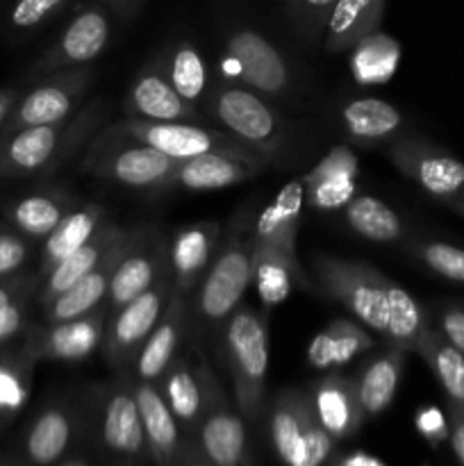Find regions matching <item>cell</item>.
<instances>
[{
  "label": "cell",
  "mask_w": 464,
  "mask_h": 466,
  "mask_svg": "<svg viewBox=\"0 0 464 466\" xmlns=\"http://www.w3.org/2000/svg\"><path fill=\"white\" fill-rule=\"evenodd\" d=\"M303 180H291L277 191L276 200L259 212L253 237V282L264 309L289 299L294 289L314 291V282L296 255V235L303 221Z\"/></svg>",
  "instance_id": "6da1fadb"
},
{
  "label": "cell",
  "mask_w": 464,
  "mask_h": 466,
  "mask_svg": "<svg viewBox=\"0 0 464 466\" xmlns=\"http://www.w3.org/2000/svg\"><path fill=\"white\" fill-rule=\"evenodd\" d=\"M107 105L91 100L76 116L53 126L23 127L0 139V180L48 177L71 162L103 126Z\"/></svg>",
  "instance_id": "7a4b0ae2"
},
{
  "label": "cell",
  "mask_w": 464,
  "mask_h": 466,
  "mask_svg": "<svg viewBox=\"0 0 464 466\" xmlns=\"http://www.w3.org/2000/svg\"><path fill=\"white\" fill-rule=\"evenodd\" d=\"M253 237L255 223H250L246 214H239L196 289L191 309L196 321L207 330L223 328L253 282Z\"/></svg>",
  "instance_id": "3957f363"
},
{
  "label": "cell",
  "mask_w": 464,
  "mask_h": 466,
  "mask_svg": "<svg viewBox=\"0 0 464 466\" xmlns=\"http://www.w3.org/2000/svg\"><path fill=\"white\" fill-rule=\"evenodd\" d=\"M177 164V159L159 153L153 146L107 126L91 139L89 150L82 159V171L109 185L157 194L171 189Z\"/></svg>",
  "instance_id": "277c9868"
},
{
  "label": "cell",
  "mask_w": 464,
  "mask_h": 466,
  "mask_svg": "<svg viewBox=\"0 0 464 466\" xmlns=\"http://www.w3.org/2000/svg\"><path fill=\"white\" fill-rule=\"evenodd\" d=\"M223 360L230 371L235 396L244 414L253 417L264 399L268 373L267 317L239 305L223 323Z\"/></svg>",
  "instance_id": "5b68a950"
},
{
  "label": "cell",
  "mask_w": 464,
  "mask_h": 466,
  "mask_svg": "<svg viewBox=\"0 0 464 466\" xmlns=\"http://www.w3.org/2000/svg\"><path fill=\"white\" fill-rule=\"evenodd\" d=\"M205 107L218 126L262 155L267 162L285 146V126L276 109L264 100V96L246 86L218 82L205 98Z\"/></svg>",
  "instance_id": "8992f818"
},
{
  "label": "cell",
  "mask_w": 464,
  "mask_h": 466,
  "mask_svg": "<svg viewBox=\"0 0 464 466\" xmlns=\"http://www.w3.org/2000/svg\"><path fill=\"white\" fill-rule=\"evenodd\" d=\"M312 271L326 296L344 305L359 323L382 335L387 328V282L378 268L355 259L332 258L317 253Z\"/></svg>",
  "instance_id": "52a82bcc"
},
{
  "label": "cell",
  "mask_w": 464,
  "mask_h": 466,
  "mask_svg": "<svg viewBox=\"0 0 464 466\" xmlns=\"http://www.w3.org/2000/svg\"><path fill=\"white\" fill-rule=\"evenodd\" d=\"M223 77L267 98L285 96L291 85V71L285 55L271 39L250 25L227 30L221 53Z\"/></svg>",
  "instance_id": "ba28073f"
},
{
  "label": "cell",
  "mask_w": 464,
  "mask_h": 466,
  "mask_svg": "<svg viewBox=\"0 0 464 466\" xmlns=\"http://www.w3.org/2000/svg\"><path fill=\"white\" fill-rule=\"evenodd\" d=\"M94 77L96 71L91 64L44 76L32 89L21 94L3 137L23 127L53 126V123H64L76 116L85 107V96Z\"/></svg>",
  "instance_id": "9c48e42d"
},
{
  "label": "cell",
  "mask_w": 464,
  "mask_h": 466,
  "mask_svg": "<svg viewBox=\"0 0 464 466\" xmlns=\"http://www.w3.org/2000/svg\"><path fill=\"white\" fill-rule=\"evenodd\" d=\"M114 130L123 132V135L135 137L136 141L153 146L159 153L168 155V157L189 159L198 157V155L207 153H230L239 155V157H262L241 144L237 137L230 132L217 130V127H205L200 123L189 121H176V123H155V121H141V118H126V121L112 123ZM264 159V157H262Z\"/></svg>",
  "instance_id": "30bf717a"
},
{
  "label": "cell",
  "mask_w": 464,
  "mask_h": 466,
  "mask_svg": "<svg viewBox=\"0 0 464 466\" xmlns=\"http://www.w3.org/2000/svg\"><path fill=\"white\" fill-rule=\"evenodd\" d=\"M173 296L171 268L150 289L109 317L103 337V358L112 369H130L136 353L162 319Z\"/></svg>",
  "instance_id": "8fae6325"
},
{
  "label": "cell",
  "mask_w": 464,
  "mask_h": 466,
  "mask_svg": "<svg viewBox=\"0 0 464 466\" xmlns=\"http://www.w3.org/2000/svg\"><path fill=\"white\" fill-rule=\"evenodd\" d=\"M112 36V12L100 0L82 3L55 44L30 66V77H44L68 68L89 66L105 53Z\"/></svg>",
  "instance_id": "7c38bea8"
},
{
  "label": "cell",
  "mask_w": 464,
  "mask_h": 466,
  "mask_svg": "<svg viewBox=\"0 0 464 466\" xmlns=\"http://www.w3.org/2000/svg\"><path fill=\"white\" fill-rule=\"evenodd\" d=\"M168 271V239L153 226L135 228L126 253L114 268L107 294L109 317L135 300Z\"/></svg>",
  "instance_id": "4fadbf2b"
},
{
  "label": "cell",
  "mask_w": 464,
  "mask_h": 466,
  "mask_svg": "<svg viewBox=\"0 0 464 466\" xmlns=\"http://www.w3.org/2000/svg\"><path fill=\"white\" fill-rule=\"evenodd\" d=\"M107 308H98L91 314L73 321L39 323L27 330L23 339V355L32 362H82L103 344L107 328Z\"/></svg>",
  "instance_id": "5bb4252c"
},
{
  "label": "cell",
  "mask_w": 464,
  "mask_h": 466,
  "mask_svg": "<svg viewBox=\"0 0 464 466\" xmlns=\"http://www.w3.org/2000/svg\"><path fill=\"white\" fill-rule=\"evenodd\" d=\"M387 157L432 198L453 203L464 191V164L444 150L421 141L396 139L387 148Z\"/></svg>",
  "instance_id": "9a60e30c"
},
{
  "label": "cell",
  "mask_w": 464,
  "mask_h": 466,
  "mask_svg": "<svg viewBox=\"0 0 464 466\" xmlns=\"http://www.w3.org/2000/svg\"><path fill=\"white\" fill-rule=\"evenodd\" d=\"M198 378L203 385V408L207 412L200 428V440L207 458L217 466H239L246 453V428L241 419L227 408L221 385L207 360L200 355Z\"/></svg>",
  "instance_id": "2e32d148"
},
{
  "label": "cell",
  "mask_w": 464,
  "mask_h": 466,
  "mask_svg": "<svg viewBox=\"0 0 464 466\" xmlns=\"http://www.w3.org/2000/svg\"><path fill=\"white\" fill-rule=\"evenodd\" d=\"M123 109H126L127 118H141V121L203 123V114L198 112V107L187 103L173 89L159 59H155L136 73L130 89H127Z\"/></svg>",
  "instance_id": "e0dca14e"
},
{
  "label": "cell",
  "mask_w": 464,
  "mask_h": 466,
  "mask_svg": "<svg viewBox=\"0 0 464 466\" xmlns=\"http://www.w3.org/2000/svg\"><path fill=\"white\" fill-rule=\"evenodd\" d=\"M218 244H221V226L212 221L177 228L168 239V268H171L173 289L187 300L198 289L200 280L217 255Z\"/></svg>",
  "instance_id": "ac0fdd59"
},
{
  "label": "cell",
  "mask_w": 464,
  "mask_h": 466,
  "mask_svg": "<svg viewBox=\"0 0 464 466\" xmlns=\"http://www.w3.org/2000/svg\"><path fill=\"white\" fill-rule=\"evenodd\" d=\"M189 312V300L173 289V296L168 300L166 309H164L162 319L153 328V332L144 341L135 362H132L130 369L135 373V380L159 385L168 364L177 358V350H180L182 341H185L187 328H189L191 321Z\"/></svg>",
  "instance_id": "d6986e66"
},
{
  "label": "cell",
  "mask_w": 464,
  "mask_h": 466,
  "mask_svg": "<svg viewBox=\"0 0 464 466\" xmlns=\"http://www.w3.org/2000/svg\"><path fill=\"white\" fill-rule=\"evenodd\" d=\"M358 173L359 164L353 150L348 146H335L312 171L300 177L305 187V203L323 212H341L350 198L358 196Z\"/></svg>",
  "instance_id": "ffe728a7"
},
{
  "label": "cell",
  "mask_w": 464,
  "mask_h": 466,
  "mask_svg": "<svg viewBox=\"0 0 464 466\" xmlns=\"http://www.w3.org/2000/svg\"><path fill=\"white\" fill-rule=\"evenodd\" d=\"M127 235H130V230L118 228L116 223L112 221H105L103 226H100V230L96 232L82 248H77L76 253L68 255L64 262H59L57 267L41 280L35 296L36 303H39L41 308L53 303L57 296H62L64 291L71 289V287L76 285L77 280H82L86 273L94 271L116 246H121L123 241H126Z\"/></svg>",
  "instance_id": "44dd1931"
},
{
  "label": "cell",
  "mask_w": 464,
  "mask_h": 466,
  "mask_svg": "<svg viewBox=\"0 0 464 466\" xmlns=\"http://www.w3.org/2000/svg\"><path fill=\"white\" fill-rule=\"evenodd\" d=\"M267 159L262 157H239L230 153H207L198 157L182 159L173 176V187L187 191H212L226 187L241 185L253 180L264 171Z\"/></svg>",
  "instance_id": "7402d4cb"
},
{
  "label": "cell",
  "mask_w": 464,
  "mask_h": 466,
  "mask_svg": "<svg viewBox=\"0 0 464 466\" xmlns=\"http://www.w3.org/2000/svg\"><path fill=\"white\" fill-rule=\"evenodd\" d=\"M312 400L300 391H285L271 417V437L277 455L289 466H305L308 446L321 432Z\"/></svg>",
  "instance_id": "603a6c76"
},
{
  "label": "cell",
  "mask_w": 464,
  "mask_h": 466,
  "mask_svg": "<svg viewBox=\"0 0 464 466\" xmlns=\"http://www.w3.org/2000/svg\"><path fill=\"white\" fill-rule=\"evenodd\" d=\"M77 208V198L64 189H39L5 205V221L30 241H44L66 214Z\"/></svg>",
  "instance_id": "cb8c5ba5"
},
{
  "label": "cell",
  "mask_w": 464,
  "mask_h": 466,
  "mask_svg": "<svg viewBox=\"0 0 464 466\" xmlns=\"http://www.w3.org/2000/svg\"><path fill=\"white\" fill-rule=\"evenodd\" d=\"M132 235L135 230H130V235L126 237L121 246L112 250L94 271L86 273L82 280H77L71 289L64 291L62 296L53 300L50 305L44 308V321L45 323H62V321H73V319H80L91 314L94 309L103 308V300L107 303V294H109V285H112V276L114 268H116L118 259L121 255L126 253L127 244H130Z\"/></svg>",
  "instance_id": "d4e9b609"
},
{
  "label": "cell",
  "mask_w": 464,
  "mask_h": 466,
  "mask_svg": "<svg viewBox=\"0 0 464 466\" xmlns=\"http://www.w3.org/2000/svg\"><path fill=\"white\" fill-rule=\"evenodd\" d=\"M105 221H107V209L100 203H82L71 214H66L62 223L41 241L39 271H36L39 282L68 255L82 248L100 230Z\"/></svg>",
  "instance_id": "484cf974"
},
{
  "label": "cell",
  "mask_w": 464,
  "mask_h": 466,
  "mask_svg": "<svg viewBox=\"0 0 464 466\" xmlns=\"http://www.w3.org/2000/svg\"><path fill=\"white\" fill-rule=\"evenodd\" d=\"M103 440L112 451L123 455L139 453L146 441L139 405L135 396V380L123 376L109 390L103 405Z\"/></svg>",
  "instance_id": "4316f807"
},
{
  "label": "cell",
  "mask_w": 464,
  "mask_h": 466,
  "mask_svg": "<svg viewBox=\"0 0 464 466\" xmlns=\"http://www.w3.org/2000/svg\"><path fill=\"white\" fill-rule=\"evenodd\" d=\"M312 408L318 423L330 437H346L358 428L362 405L358 399L355 380L341 373H328L314 387Z\"/></svg>",
  "instance_id": "83f0119b"
},
{
  "label": "cell",
  "mask_w": 464,
  "mask_h": 466,
  "mask_svg": "<svg viewBox=\"0 0 464 466\" xmlns=\"http://www.w3.org/2000/svg\"><path fill=\"white\" fill-rule=\"evenodd\" d=\"M387 0H337L323 35V50L346 53L380 27Z\"/></svg>",
  "instance_id": "f1b7e54d"
},
{
  "label": "cell",
  "mask_w": 464,
  "mask_h": 466,
  "mask_svg": "<svg viewBox=\"0 0 464 466\" xmlns=\"http://www.w3.org/2000/svg\"><path fill=\"white\" fill-rule=\"evenodd\" d=\"M368 349H373V337L364 330V326L350 319H335L309 341L308 364L318 371L339 369Z\"/></svg>",
  "instance_id": "f546056e"
},
{
  "label": "cell",
  "mask_w": 464,
  "mask_h": 466,
  "mask_svg": "<svg viewBox=\"0 0 464 466\" xmlns=\"http://www.w3.org/2000/svg\"><path fill=\"white\" fill-rule=\"evenodd\" d=\"M341 123L353 144L378 146L398 135L403 127V114L387 100L358 98L344 105Z\"/></svg>",
  "instance_id": "4dcf8cb0"
},
{
  "label": "cell",
  "mask_w": 464,
  "mask_h": 466,
  "mask_svg": "<svg viewBox=\"0 0 464 466\" xmlns=\"http://www.w3.org/2000/svg\"><path fill=\"white\" fill-rule=\"evenodd\" d=\"M405 358H408V353L389 346L385 353L376 355L362 369L359 378L355 380V387H358V399L359 405H362V412L367 417L382 414L391 405L396 391H398L400 378H403Z\"/></svg>",
  "instance_id": "1f68e13d"
},
{
  "label": "cell",
  "mask_w": 464,
  "mask_h": 466,
  "mask_svg": "<svg viewBox=\"0 0 464 466\" xmlns=\"http://www.w3.org/2000/svg\"><path fill=\"white\" fill-rule=\"evenodd\" d=\"M173 89L189 105L200 107L207 96V66L203 55L191 41H176L162 57H157Z\"/></svg>",
  "instance_id": "d6a6232c"
},
{
  "label": "cell",
  "mask_w": 464,
  "mask_h": 466,
  "mask_svg": "<svg viewBox=\"0 0 464 466\" xmlns=\"http://www.w3.org/2000/svg\"><path fill=\"white\" fill-rule=\"evenodd\" d=\"M344 221L358 237L376 244H391L400 239L405 232L403 221L398 214L385 203L368 194H358L350 198V203L341 209Z\"/></svg>",
  "instance_id": "836d02e7"
},
{
  "label": "cell",
  "mask_w": 464,
  "mask_h": 466,
  "mask_svg": "<svg viewBox=\"0 0 464 466\" xmlns=\"http://www.w3.org/2000/svg\"><path fill=\"white\" fill-rule=\"evenodd\" d=\"M426 328L421 305L400 285L387 282V328L382 332L387 344L403 353H417V344Z\"/></svg>",
  "instance_id": "e575fe53"
},
{
  "label": "cell",
  "mask_w": 464,
  "mask_h": 466,
  "mask_svg": "<svg viewBox=\"0 0 464 466\" xmlns=\"http://www.w3.org/2000/svg\"><path fill=\"white\" fill-rule=\"evenodd\" d=\"M417 355L426 360L453 405L464 408V355L439 330L430 326L423 330L419 339Z\"/></svg>",
  "instance_id": "d590c367"
},
{
  "label": "cell",
  "mask_w": 464,
  "mask_h": 466,
  "mask_svg": "<svg viewBox=\"0 0 464 466\" xmlns=\"http://www.w3.org/2000/svg\"><path fill=\"white\" fill-rule=\"evenodd\" d=\"M159 382H162V396L171 408L173 417L185 423H194L203 408V385H200L198 369L189 362V358L177 355L168 364Z\"/></svg>",
  "instance_id": "8d00e7d4"
},
{
  "label": "cell",
  "mask_w": 464,
  "mask_h": 466,
  "mask_svg": "<svg viewBox=\"0 0 464 466\" xmlns=\"http://www.w3.org/2000/svg\"><path fill=\"white\" fill-rule=\"evenodd\" d=\"M135 396L148 444L162 455L171 453L177 444V423L159 387L153 382L135 380Z\"/></svg>",
  "instance_id": "74e56055"
},
{
  "label": "cell",
  "mask_w": 464,
  "mask_h": 466,
  "mask_svg": "<svg viewBox=\"0 0 464 466\" xmlns=\"http://www.w3.org/2000/svg\"><path fill=\"white\" fill-rule=\"evenodd\" d=\"M71 437L68 414L59 408H50L39 414L27 435V453L35 462L50 464L66 451Z\"/></svg>",
  "instance_id": "f35d334b"
},
{
  "label": "cell",
  "mask_w": 464,
  "mask_h": 466,
  "mask_svg": "<svg viewBox=\"0 0 464 466\" xmlns=\"http://www.w3.org/2000/svg\"><path fill=\"white\" fill-rule=\"evenodd\" d=\"M32 369L35 362L16 353H3L0 350V417H14L25 405L30 396Z\"/></svg>",
  "instance_id": "ab89813d"
},
{
  "label": "cell",
  "mask_w": 464,
  "mask_h": 466,
  "mask_svg": "<svg viewBox=\"0 0 464 466\" xmlns=\"http://www.w3.org/2000/svg\"><path fill=\"white\" fill-rule=\"evenodd\" d=\"M396 64H398V44L391 39H382V46H378V53L373 48V39L359 41L355 46L353 55V73L358 82L371 85V82H382L394 73Z\"/></svg>",
  "instance_id": "60d3db41"
},
{
  "label": "cell",
  "mask_w": 464,
  "mask_h": 466,
  "mask_svg": "<svg viewBox=\"0 0 464 466\" xmlns=\"http://www.w3.org/2000/svg\"><path fill=\"white\" fill-rule=\"evenodd\" d=\"M285 5L300 39L317 44L326 35L337 0H285Z\"/></svg>",
  "instance_id": "b9f144b4"
},
{
  "label": "cell",
  "mask_w": 464,
  "mask_h": 466,
  "mask_svg": "<svg viewBox=\"0 0 464 466\" xmlns=\"http://www.w3.org/2000/svg\"><path fill=\"white\" fill-rule=\"evenodd\" d=\"M412 253L437 276L450 282H464V248L444 244V241H421Z\"/></svg>",
  "instance_id": "7bdbcfd3"
},
{
  "label": "cell",
  "mask_w": 464,
  "mask_h": 466,
  "mask_svg": "<svg viewBox=\"0 0 464 466\" xmlns=\"http://www.w3.org/2000/svg\"><path fill=\"white\" fill-rule=\"evenodd\" d=\"M66 5L68 0H14L7 14V25L9 30L25 35L57 16Z\"/></svg>",
  "instance_id": "ee69618b"
},
{
  "label": "cell",
  "mask_w": 464,
  "mask_h": 466,
  "mask_svg": "<svg viewBox=\"0 0 464 466\" xmlns=\"http://www.w3.org/2000/svg\"><path fill=\"white\" fill-rule=\"evenodd\" d=\"M32 258V241L18 235L14 228H0V278L21 273Z\"/></svg>",
  "instance_id": "f6af8a7d"
},
{
  "label": "cell",
  "mask_w": 464,
  "mask_h": 466,
  "mask_svg": "<svg viewBox=\"0 0 464 466\" xmlns=\"http://www.w3.org/2000/svg\"><path fill=\"white\" fill-rule=\"evenodd\" d=\"M30 300L32 296H25V299L12 300V303L0 308V349L25 330Z\"/></svg>",
  "instance_id": "bcb514c9"
},
{
  "label": "cell",
  "mask_w": 464,
  "mask_h": 466,
  "mask_svg": "<svg viewBox=\"0 0 464 466\" xmlns=\"http://www.w3.org/2000/svg\"><path fill=\"white\" fill-rule=\"evenodd\" d=\"M39 285L36 273H16V276L0 278V308L12 300L25 299V296H36Z\"/></svg>",
  "instance_id": "7dc6e473"
},
{
  "label": "cell",
  "mask_w": 464,
  "mask_h": 466,
  "mask_svg": "<svg viewBox=\"0 0 464 466\" xmlns=\"http://www.w3.org/2000/svg\"><path fill=\"white\" fill-rule=\"evenodd\" d=\"M439 332L464 355V309L446 308L439 317Z\"/></svg>",
  "instance_id": "c3c4849f"
},
{
  "label": "cell",
  "mask_w": 464,
  "mask_h": 466,
  "mask_svg": "<svg viewBox=\"0 0 464 466\" xmlns=\"http://www.w3.org/2000/svg\"><path fill=\"white\" fill-rule=\"evenodd\" d=\"M417 428L428 440L437 441L446 437V419L437 408H426L417 414Z\"/></svg>",
  "instance_id": "681fc988"
},
{
  "label": "cell",
  "mask_w": 464,
  "mask_h": 466,
  "mask_svg": "<svg viewBox=\"0 0 464 466\" xmlns=\"http://www.w3.org/2000/svg\"><path fill=\"white\" fill-rule=\"evenodd\" d=\"M21 94L23 91L18 89V86H3V89H0V137L5 135V127H7L9 116H12Z\"/></svg>",
  "instance_id": "f907efd6"
},
{
  "label": "cell",
  "mask_w": 464,
  "mask_h": 466,
  "mask_svg": "<svg viewBox=\"0 0 464 466\" xmlns=\"http://www.w3.org/2000/svg\"><path fill=\"white\" fill-rule=\"evenodd\" d=\"M100 3L112 12V16L132 18L136 12H139L141 5H144L146 0H100Z\"/></svg>",
  "instance_id": "816d5d0a"
},
{
  "label": "cell",
  "mask_w": 464,
  "mask_h": 466,
  "mask_svg": "<svg viewBox=\"0 0 464 466\" xmlns=\"http://www.w3.org/2000/svg\"><path fill=\"white\" fill-rule=\"evenodd\" d=\"M450 441H453V451L458 455L459 464L464 466V417H455V426H453V435H450Z\"/></svg>",
  "instance_id": "f5cc1de1"
},
{
  "label": "cell",
  "mask_w": 464,
  "mask_h": 466,
  "mask_svg": "<svg viewBox=\"0 0 464 466\" xmlns=\"http://www.w3.org/2000/svg\"><path fill=\"white\" fill-rule=\"evenodd\" d=\"M339 466H385V464H382L378 458H371V455L367 453H355V455H348V458H346Z\"/></svg>",
  "instance_id": "db71d44e"
},
{
  "label": "cell",
  "mask_w": 464,
  "mask_h": 466,
  "mask_svg": "<svg viewBox=\"0 0 464 466\" xmlns=\"http://www.w3.org/2000/svg\"><path fill=\"white\" fill-rule=\"evenodd\" d=\"M453 203H455V208L459 209V214H462V217H464V191H462V194L458 196V198L453 200Z\"/></svg>",
  "instance_id": "11a10c76"
},
{
  "label": "cell",
  "mask_w": 464,
  "mask_h": 466,
  "mask_svg": "<svg viewBox=\"0 0 464 466\" xmlns=\"http://www.w3.org/2000/svg\"><path fill=\"white\" fill-rule=\"evenodd\" d=\"M64 466H85L82 462H68V464H64Z\"/></svg>",
  "instance_id": "9f6ffc18"
}]
</instances>
